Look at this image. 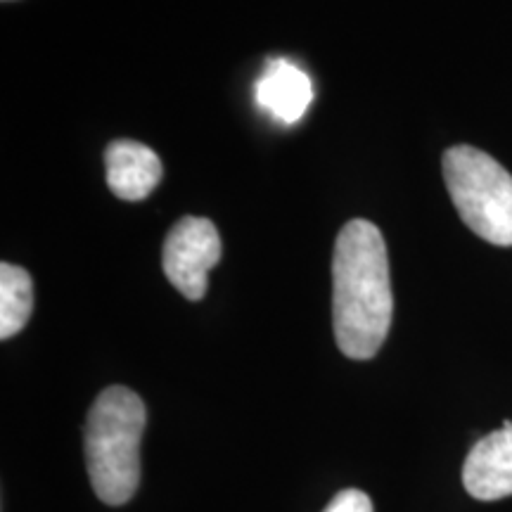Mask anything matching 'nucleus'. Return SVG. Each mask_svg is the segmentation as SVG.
Returning a JSON list of instances; mask_svg holds the SVG:
<instances>
[{
  "instance_id": "f257e3e1",
  "label": "nucleus",
  "mask_w": 512,
  "mask_h": 512,
  "mask_svg": "<svg viewBox=\"0 0 512 512\" xmlns=\"http://www.w3.org/2000/svg\"><path fill=\"white\" fill-rule=\"evenodd\" d=\"M394 297L380 228L354 219L339 230L332 256V320L347 358H373L392 328Z\"/></svg>"
},
{
  "instance_id": "39448f33",
  "label": "nucleus",
  "mask_w": 512,
  "mask_h": 512,
  "mask_svg": "<svg viewBox=\"0 0 512 512\" xmlns=\"http://www.w3.org/2000/svg\"><path fill=\"white\" fill-rule=\"evenodd\" d=\"M463 484L479 501L512 496V422L472 446L463 465Z\"/></svg>"
},
{
  "instance_id": "20e7f679",
  "label": "nucleus",
  "mask_w": 512,
  "mask_h": 512,
  "mask_svg": "<svg viewBox=\"0 0 512 512\" xmlns=\"http://www.w3.org/2000/svg\"><path fill=\"white\" fill-rule=\"evenodd\" d=\"M221 261V235L202 216H185L166 235L162 264L169 283L190 302L207 294L209 271Z\"/></svg>"
},
{
  "instance_id": "1a4fd4ad",
  "label": "nucleus",
  "mask_w": 512,
  "mask_h": 512,
  "mask_svg": "<svg viewBox=\"0 0 512 512\" xmlns=\"http://www.w3.org/2000/svg\"><path fill=\"white\" fill-rule=\"evenodd\" d=\"M323 512H373V501L366 491L344 489L332 498Z\"/></svg>"
},
{
  "instance_id": "f03ea898",
  "label": "nucleus",
  "mask_w": 512,
  "mask_h": 512,
  "mask_svg": "<svg viewBox=\"0 0 512 512\" xmlns=\"http://www.w3.org/2000/svg\"><path fill=\"white\" fill-rule=\"evenodd\" d=\"M147 422L145 403L128 387H107L86 420V465L102 503L124 505L138 491L140 441Z\"/></svg>"
},
{
  "instance_id": "423d86ee",
  "label": "nucleus",
  "mask_w": 512,
  "mask_h": 512,
  "mask_svg": "<svg viewBox=\"0 0 512 512\" xmlns=\"http://www.w3.org/2000/svg\"><path fill=\"white\" fill-rule=\"evenodd\" d=\"M254 100L261 112L283 126L297 124L313 102V83L297 64L275 57L254 83Z\"/></svg>"
},
{
  "instance_id": "7ed1b4c3",
  "label": "nucleus",
  "mask_w": 512,
  "mask_h": 512,
  "mask_svg": "<svg viewBox=\"0 0 512 512\" xmlns=\"http://www.w3.org/2000/svg\"><path fill=\"white\" fill-rule=\"evenodd\" d=\"M446 190L472 233L498 247H512V176L494 157L472 145L444 152Z\"/></svg>"
},
{
  "instance_id": "0eeeda50",
  "label": "nucleus",
  "mask_w": 512,
  "mask_h": 512,
  "mask_svg": "<svg viewBox=\"0 0 512 512\" xmlns=\"http://www.w3.org/2000/svg\"><path fill=\"white\" fill-rule=\"evenodd\" d=\"M107 185L119 200L140 202L157 188L164 176L155 150L136 140H114L105 152Z\"/></svg>"
},
{
  "instance_id": "6e6552de",
  "label": "nucleus",
  "mask_w": 512,
  "mask_h": 512,
  "mask_svg": "<svg viewBox=\"0 0 512 512\" xmlns=\"http://www.w3.org/2000/svg\"><path fill=\"white\" fill-rule=\"evenodd\" d=\"M34 311V283L22 266L0 264V339L15 337Z\"/></svg>"
}]
</instances>
